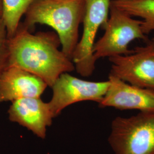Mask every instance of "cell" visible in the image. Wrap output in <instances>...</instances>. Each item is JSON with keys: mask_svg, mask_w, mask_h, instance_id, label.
I'll list each match as a JSON object with an SVG mask.
<instances>
[{"mask_svg": "<svg viewBox=\"0 0 154 154\" xmlns=\"http://www.w3.org/2000/svg\"><path fill=\"white\" fill-rule=\"evenodd\" d=\"M111 5L130 16L142 18L144 34L154 31V0H112Z\"/></svg>", "mask_w": 154, "mask_h": 154, "instance_id": "8fae6325", "label": "cell"}, {"mask_svg": "<svg viewBox=\"0 0 154 154\" xmlns=\"http://www.w3.org/2000/svg\"><path fill=\"white\" fill-rule=\"evenodd\" d=\"M8 66H16L39 77L52 87L62 74L75 69L72 60L58 49L57 34H33L20 23L15 34L8 38Z\"/></svg>", "mask_w": 154, "mask_h": 154, "instance_id": "6da1fadb", "label": "cell"}, {"mask_svg": "<svg viewBox=\"0 0 154 154\" xmlns=\"http://www.w3.org/2000/svg\"><path fill=\"white\" fill-rule=\"evenodd\" d=\"M2 11H3L2 0H0V17H1L2 15Z\"/></svg>", "mask_w": 154, "mask_h": 154, "instance_id": "5bb4252c", "label": "cell"}, {"mask_svg": "<svg viewBox=\"0 0 154 154\" xmlns=\"http://www.w3.org/2000/svg\"><path fill=\"white\" fill-rule=\"evenodd\" d=\"M108 142L116 154H154V112L116 116Z\"/></svg>", "mask_w": 154, "mask_h": 154, "instance_id": "3957f363", "label": "cell"}, {"mask_svg": "<svg viewBox=\"0 0 154 154\" xmlns=\"http://www.w3.org/2000/svg\"><path fill=\"white\" fill-rule=\"evenodd\" d=\"M110 75L143 88L154 90V44L137 47L126 55L109 58Z\"/></svg>", "mask_w": 154, "mask_h": 154, "instance_id": "8992f818", "label": "cell"}, {"mask_svg": "<svg viewBox=\"0 0 154 154\" xmlns=\"http://www.w3.org/2000/svg\"><path fill=\"white\" fill-rule=\"evenodd\" d=\"M47 86L39 77L16 66H8L0 75V103L40 98Z\"/></svg>", "mask_w": 154, "mask_h": 154, "instance_id": "9c48e42d", "label": "cell"}, {"mask_svg": "<svg viewBox=\"0 0 154 154\" xmlns=\"http://www.w3.org/2000/svg\"><path fill=\"white\" fill-rule=\"evenodd\" d=\"M85 13L83 19L82 35L74 51L72 61L77 72L83 77H89L95 67L94 45L97 32L107 22L111 0H85Z\"/></svg>", "mask_w": 154, "mask_h": 154, "instance_id": "5b68a950", "label": "cell"}, {"mask_svg": "<svg viewBox=\"0 0 154 154\" xmlns=\"http://www.w3.org/2000/svg\"><path fill=\"white\" fill-rule=\"evenodd\" d=\"M8 37L5 25L0 17V75L8 66Z\"/></svg>", "mask_w": 154, "mask_h": 154, "instance_id": "4fadbf2b", "label": "cell"}, {"mask_svg": "<svg viewBox=\"0 0 154 154\" xmlns=\"http://www.w3.org/2000/svg\"><path fill=\"white\" fill-rule=\"evenodd\" d=\"M85 4V0H34L22 24L30 32L37 23L53 28L60 40L62 51L72 60L78 42Z\"/></svg>", "mask_w": 154, "mask_h": 154, "instance_id": "7a4b0ae2", "label": "cell"}, {"mask_svg": "<svg viewBox=\"0 0 154 154\" xmlns=\"http://www.w3.org/2000/svg\"><path fill=\"white\" fill-rule=\"evenodd\" d=\"M109 13L103 29L105 33L94 45L93 52L96 61L101 58L130 54L132 50L129 49L128 46L132 41L147 38L142 29V21L133 18L111 4Z\"/></svg>", "mask_w": 154, "mask_h": 154, "instance_id": "277c9868", "label": "cell"}, {"mask_svg": "<svg viewBox=\"0 0 154 154\" xmlns=\"http://www.w3.org/2000/svg\"><path fill=\"white\" fill-rule=\"evenodd\" d=\"M34 0H2V19L5 25L8 38L17 31L22 17Z\"/></svg>", "mask_w": 154, "mask_h": 154, "instance_id": "7c38bea8", "label": "cell"}, {"mask_svg": "<svg viewBox=\"0 0 154 154\" xmlns=\"http://www.w3.org/2000/svg\"><path fill=\"white\" fill-rule=\"evenodd\" d=\"M152 43L154 44V37H153V38H152Z\"/></svg>", "mask_w": 154, "mask_h": 154, "instance_id": "9a60e30c", "label": "cell"}, {"mask_svg": "<svg viewBox=\"0 0 154 154\" xmlns=\"http://www.w3.org/2000/svg\"><path fill=\"white\" fill-rule=\"evenodd\" d=\"M109 86L99 107L154 112V90L132 85L109 74Z\"/></svg>", "mask_w": 154, "mask_h": 154, "instance_id": "ba28073f", "label": "cell"}, {"mask_svg": "<svg viewBox=\"0 0 154 154\" xmlns=\"http://www.w3.org/2000/svg\"><path fill=\"white\" fill-rule=\"evenodd\" d=\"M11 121L26 127L36 136L45 139L47 127L51 125L53 114L48 103L40 98H26L12 102L8 110Z\"/></svg>", "mask_w": 154, "mask_h": 154, "instance_id": "30bf717a", "label": "cell"}, {"mask_svg": "<svg viewBox=\"0 0 154 154\" xmlns=\"http://www.w3.org/2000/svg\"><path fill=\"white\" fill-rule=\"evenodd\" d=\"M109 86V81H88L64 72L52 86L53 96L48 104L55 118L67 106L77 102L90 100L98 103L104 97Z\"/></svg>", "mask_w": 154, "mask_h": 154, "instance_id": "52a82bcc", "label": "cell"}]
</instances>
